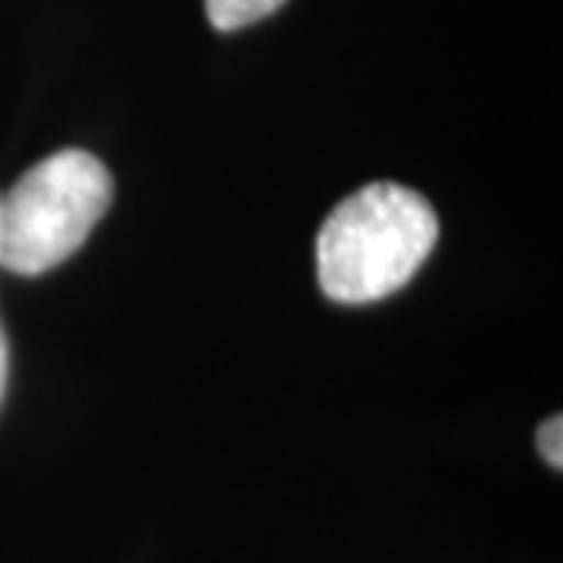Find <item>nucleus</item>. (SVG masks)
Masks as SVG:
<instances>
[{
  "instance_id": "f257e3e1",
  "label": "nucleus",
  "mask_w": 563,
  "mask_h": 563,
  "mask_svg": "<svg viewBox=\"0 0 563 563\" xmlns=\"http://www.w3.org/2000/svg\"><path fill=\"white\" fill-rule=\"evenodd\" d=\"M439 239V217L420 191L373 181L344 198L317 239V273L325 298L369 303L395 295Z\"/></svg>"
},
{
  "instance_id": "f03ea898",
  "label": "nucleus",
  "mask_w": 563,
  "mask_h": 563,
  "mask_svg": "<svg viewBox=\"0 0 563 563\" xmlns=\"http://www.w3.org/2000/svg\"><path fill=\"white\" fill-rule=\"evenodd\" d=\"M113 201V179L95 154L66 147L35 163L0 198V266L41 276L79 251Z\"/></svg>"
},
{
  "instance_id": "7ed1b4c3",
  "label": "nucleus",
  "mask_w": 563,
  "mask_h": 563,
  "mask_svg": "<svg viewBox=\"0 0 563 563\" xmlns=\"http://www.w3.org/2000/svg\"><path fill=\"white\" fill-rule=\"evenodd\" d=\"M285 0H203L207 20L220 32H235L251 22H261L273 16Z\"/></svg>"
},
{
  "instance_id": "20e7f679",
  "label": "nucleus",
  "mask_w": 563,
  "mask_h": 563,
  "mask_svg": "<svg viewBox=\"0 0 563 563\" xmlns=\"http://www.w3.org/2000/svg\"><path fill=\"white\" fill-rule=\"evenodd\" d=\"M539 451H542V457L554 470H561L563 466V420L561 417H551V420L542 422V429H539Z\"/></svg>"
},
{
  "instance_id": "39448f33",
  "label": "nucleus",
  "mask_w": 563,
  "mask_h": 563,
  "mask_svg": "<svg viewBox=\"0 0 563 563\" xmlns=\"http://www.w3.org/2000/svg\"><path fill=\"white\" fill-rule=\"evenodd\" d=\"M7 366H10V357H7V339H3V329H0V401H3V391H7Z\"/></svg>"
}]
</instances>
